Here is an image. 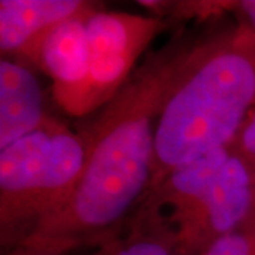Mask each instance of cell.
<instances>
[{
	"label": "cell",
	"mask_w": 255,
	"mask_h": 255,
	"mask_svg": "<svg viewBox=\"0 0 255 255\" xmlns=\"http://www.w3.org/2000/svg\"><path fill=\"white\" fill-rule=\"evenodd\" d=\"M203 38L177 33L80 128L85 147L81 179L70 200L21 246L64 255L119 236L121 223L149 189L159 117Z\"/></svg>",
	"instance_id": "1"
},
{
	"label": "cell",
	"mask_w": 255,
	"mask_h": 255,
	"mask_svg": "<svg viewBox=\"0 0 255 255\" xmlns=\"http://www.w3.org/2000/svg\"><path fill=\"white\" fill-rule=\"evenodd\" d=\"M254 110V33L237 24L204 37L157 121L147 191L174 169L230 146Z\"/></svg>",
	"instance_id": "2"
},
{
	"label": "cell",
	"mask_w": 255,
	"mask_h": 255,
	"mask_svg": "<svg viewBox=\"0 0 255 255\" xmlns=\"http://www.w3.org/2000/svg\"><path fill=\"white\" fill-rule=\"evenodd\" d=\"M254 206L255 184L227 146L174 169L133 216L172 238L176 255H203Z\"/></svg>",
	"instance_id": "3"
},
{
	"label": "cell",
	"mask_w": 255,
	"mask_h": 255,
	"mask_svg": "<svg viewBox=\"0 0 255 255\" xmlns=\"http://www.w3.org/2000/svg\"><path fill=\"white\" fill-rule=\"evenodd\" d=\"M58 119L0 149V244L6 253L21 246L64 200L63 184L51 164Z\"/></svg>",
	"instance_id": "4"
},
{
	"label": "cell",
	"mask_w": 255,
	"mask_h": 255,
	"mask_svg": "<svg viewBox=\"0 0 255 255\" xmlns=\"http://www.w3.org/2000/svg\"><path fill=\"white\" fill-rule=\"evenodd\" d=\"M167 27L164 18L107 11L102 6L87 20L90 70L84 81L55 97L68 115L82 118L108 104L135 71L133 67L157 34Z\"/></svg>",
	"instance_id": "5"
},
{
	"label": "cell",
	"mask_w": 255,
	"mask_h": 255,
	"mask_svg": "<svg viewBox=\"0 0 255 255\" xmlns=\"http://www.w3.org/2000/svg\"><path fill=\"white\" fill-rule=\"evenodd\" d=\"M100 3L47 30L24 47L14 61L38 70L53 81V95L58 97L80 85L90 70V43L87 20Z\"/></svg>",
	"instance_id": "6"
},
{
	"label": "cell",
	"mask_w": 255,
	"mask_h": 255,
	"mask_svg": "<svg viewBox=\"0 0 255 255\" xmlns=\"http://www.w3.org/2000/svg\"><path fill=\"white\" fill-rule=\"evenodd\" d=\"M50 115L31 68L17 61H0V149L38 130Z\"/></svg>",
	"instance_id": "7"
},
{
	"label": "cell",
	"mask_w": 255,
	"mask_h": 255,
	"mask_svg": "<svg viewBox=\"0 0 255 255\" xmlns=\"http://www.w3.org/2000/svg\"><path fill=\"white\" fill-rule=\"evenodd\" d=\"M95 1L84 0H1L0 51L16 55L37 37L67 18L90 9Z\"/></svg>",
	"instance_id": "8"
},
{
	"label": "cell",
	"mask_w": 255,
	"mask_h": 255,
	"mask_svg": "<svg viewBox=\"0 0 255 255\" xmlns=\"http://www.w3.org/2000/svg\"><path fill=\"white\" fill-rule=\"evenodd\" d=\"M125 237L111 238L94 253L97 255H176L173 241L159 230L135 219L129 220Z\"/></svg>",
	"instance_id": "9"
},
{
	"label": "cell",
	"mask_w": 255,
	"mask_h": 255,
	"mask_svg": "<svg viewBox=\"0 0 255 255\" xmlns=\"http://www.w3.org/2000/svg\"><path fill=\"white\" fill-rule=\"evenodd\" d=\"M203 255H255V206L237 227L216 240Z\"/></svg>",
	"instance_id": "10"
},
{
	"label": "cell",
	"mask_w": 255,
	"mask_h": 255,
	"mask_svg": "<svg viewBox=\"0 0 255 255\" xmlns=\"http://www.w3.org/2000/svg\"><path fill=\"white\" fill-rule=\"evenodd\" d=\"M228 147L246 164L251 180L255 184V110L250 114Z\"/></svg>",
	"instance_id": "11"
},
{
	"label": "cell",
	"mask_w": 255,
	"mask_h": 255,
	"mask_svg": "<svg viewBox=\"0 0 255 255\" xmlns=\"http://www.w3.org/2000/svg\"><path fill=\"white\" fill-rule=\"evenodd\" d=\"M233 11L237 16V24L255 34V0L236 1Z\"/></svg>",
	"instance_id": "12"
},
{
	"label": "cell",
	"mask_w": 255,
	"mask_h": 255,
	"mask_svg": "<svg viewBox=\"0 0 255 255\" xmlns=\"http://www.w3.org/2000/svg\"><path fill=\"white\" fill-rule=\"evenodd\" d=\"M3 255H55L51 253H47L43 250H38V248H33V247L28 246H18L13 250H10L7 253H3Z\"/></svg>",
	"instance_id": "13"
},
{
	"label": "cell",
	"mask_w": 255,
	"mask_h": 255,
	"mask_svg": "<svg viewBox=\"0 0 255 255\" xmlns=\"http://www.w3.org/2000/svg\"><path fill=\"white\" fill-rule=\"evenodd\" d=\"M90 255H97V254H95V253H92V254H90Z\"/></svg>",
	"instance_id": "14"
}]
</instances>
